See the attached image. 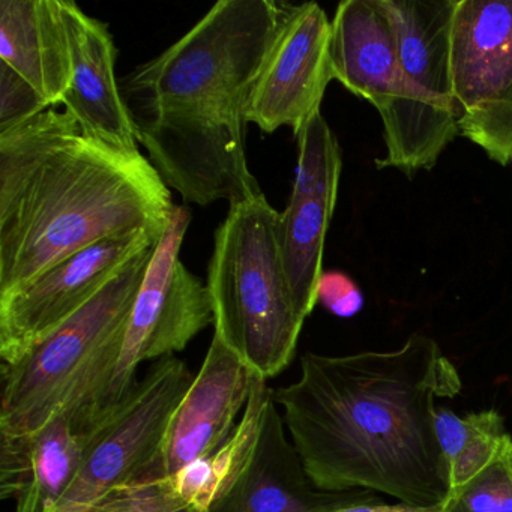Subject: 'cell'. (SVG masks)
I'll return each instance as SVG.
<instances>
[{"label":"cell","mask_w":512,"mask_h":512,"mask_svg":"<svg viewBox=\"0 0 512 512\" xmlns=\"http://www.w3.org/2000/svg\"><path fill=\"white\" fill-rule=\"evenodd\" d=\"M460 391V374L439 344L412 334L385 352L305 353L298 380L274 389V398L317 487L430 509L443 506L449 490L436 400Z\"/></svg>","instance_id":"6da1fadb"},{"label":"cell","mask_w":512,"mask_h":512,"mask_svg":"<svg viewBox=\"0 0 512 512\" xmlns=\"http://www.w3.org/2000/svg\"><path fill=\"white\" fill-rule=\"evenodd\" d=\"M281 14L283 2L220 0L119 80L137 142L187 205L262 194L247 161V107Z\"/></svg>","instance_id":"7a4b0ae2"},{"label":"cell","mask_w":512,"mask_h":512,"mask_svg":"<svg viewBox=\"0 0 512 512\" xmlns=\"http://www.w3.org/2000/svg\"><path fill=\"white\" fill-rule=\"evenodd\" d=\"M175 206L140 151L89 139L65 112L0 131V298L92 245L163 236Z\"/></svg>","instance_id":"3957f363"},{"label":"cell","mask_w":512,"mask_h":512,"mask_svg":"<svg viewBox=\"0 0 512 512\" xmlns=\"http://www.w3.org/2000/svg\"><path fill=\"white\" fill-rule=\"evenodd\" d=\"M155 247L137 254L85 308L19 362L2 365L0 436H32L64 413L88 428L118 361Z\"/></svg>","instance_id":"277c9868"},{"label":"cell","mask_w":512,"mask_h":512,"mask_svg":"<svg viewBox=\"0 0 512 512\" xmlns=\"http://www.w3.org/2000/svg\"><path fill=\"white\" fill-rule=\"evenodd\" d=\"M278 226L263 193L230 205L206 278L214 335L266 380L289 367L307 320L284 272Z\"/></svg>","instance_id":"5b68a950"},{"label":"cell","mask_w":512,"mask_h":512,"mask_svg":"<svg viewBox=\"0 0 512 512\" xmlns=\"http://www.w3.org/2000/svg\"><path fill=\"white\" fill-rule=\"evenodd\" d=\"M377 2L394 32L407 94L379 112L386 154L376 166L412 175L430 170L460 134L451 73L455 0Z\"/></svg>","instance_id":"8992f818"},{"label":"cell","mask_w":512,"mask_h":512,"mask_svg":"<svg viewBox=\"0 0 512 512\" xmlns=\"http://www.w3.org/2000/svg\"><path fill=\"white\" fill-rule=\"evenodd\" d=\"M191 218L187 206H175L134 301L118 361L86 422L88 428L127 397L139 382L137 370L143 362L176 356L214 325L208 286L181 259Z\"/></svg>","instance_id":"52a82bcc"},{"label":"cell","mask_w":512,"mask_h":512,"mask_svg":"<svg viewBox=\"0 0 512 512\" xmlns=\"http://www.w3.org/2000/svg\"><path fill=\"white\" fill-rule=\"evenodd\" d=\"M193 379L178 356L152 362L121 404L92 428L82 467L53 512H92L113 491L164 476L167 428Z\"/></svg>","instance_id":"ba28073f"},{"label":"cell","mask_w":512,"mask_h":512,"mask_svg":"<svg viewBox=\"0 0 512 512\" xmlns=\"http://www.w3.org/2000/svg\"><path fill=\"white\" fill-rule=\"evenodd\" d=\"M161 236L109 239L56 263L17 292L0 298V361L19 362L29 350L85 308L137 254Z\"/></svg>","instance_id":"9c48e42d"},{"label":"cell","mask_w":512,"mask_h":512,"mask_svg":"<svg viewBox=\"0 0 512 512\" xmlns=\"http://www.w3.org/2000/svg\"><path fill=\"white\" fill-rule=\"evenodd\" d=\"M331 20L320 5L283 2L280 26L248 100V124L266 134L287 127L295 137L319 115L329 82Z\"/></svg>","instance_id":"30bf717a"},{"label":"cell","mask_w":512,"mask_h":512,"mask_svg":"<svg viewBox=\"0 0 512 512\" xmlns=\"http://www.w3.org/2000/svg\"><path fill=\"white\" fill-rule=\"evenodd\" d=\"M254 373L217 335L167 428L161 472L173 476L229 439L250 400Z\"/></svg>","instance_id":"8fae6325"},{"label":"cell","mask_w":512,"mask_h":512,"mask_svg":"<svg viewBox=\"0 0 512 512\" xmlns=\"http://www.w3.org/2000/svg\"><path fill=\"white\" fill-rule=\"evenodd\" d=\"M71 55V82L62 98L68 116L89 139L139 151L136 131L116 79L118 49L109 26L73 0H59Z\"/></svg>","instance_id":"7c38bea8"},{"label":"cell","mask_w":512,"mask_h":512,"mask_svg":"<svg viewBox=\"0 0 512 512\" xmlns=\"http://www.w3.org/2000/svg\"><path fill=\"white\" fill-rule=\"evenodd\" d=\"M380 500L373 491H326L317 487L272 397L250 466L209 512H337Z\"/></svg>","instance_id":"4fadbf2b"},{"label":"cell","mask_w":512,"mask_h":512,"mask_svg":"<svg viewBox=\"0 0 512 512\" xmlns=\"http://www.w3.org/2000/svg\"><path fill=\"white\" fill-rule=\"evenodd\" d=\"M451 73L461 116L512 94V0H455Z\"/></svg>","instance_id":"5bb4252c"},{"label":"cell","mask_w":512,"mask_h":512,"mask_svg":"<svg viewBox=\"0 0 512 512\" xmlns=\"http://www.w3.org/2000/svg\"><path fill=\"white\" fill-rule=\"evenodd\" d=\"M91 430L64 413L32 436H0L2 500L13 499L14 512H53L82 467Z\"/></svg>","instance_id":"9a60e30c"},{"label":"cell","mask_w":512,"mask_h":512,"mask_svg":"<svg viewBox=\"0 0 512 512\" xmlns=\"http://www.w3.org/2000/svg\"><path fill=\"white\" fill-rule=\"evenodd\" d=\"M331 26L334 80L377 112L406 97L394 32L377 0H344Z\"/></svg>","instance_id":"2e32d148"},{"label":"cell","mask_w":512,"mask_h":512,"mask_svg":"<svg viewBox=\"0 0 512 512\" xmlns=\"http://www.w3.org/2000/svg\"><path fill=\"white\" fill-rule=\"evenodd\" d=\"M0 64L28 82L46 103H62L71 55L59 0H0Z\"/></svg>","instance_id":"e0dca14e"},{"label":"cell","mask_w":512,"mask_h":512,"mask_svg":"<svg viewBox=\"0 0 512 512\" xmlns=\"http://www.w3.org/2000/svg\"><path fill=\"white\" fill-rule=\"evenodd\" d=\"M272 397L268 380L254 374L250 400L229 439L169 476L178 496L194 511H211L250 466Z\"/></svg>","instance_id":"ac0fdd59"},{"label":"cell","mask_w":512,"mask_h":512,"mask_svg":"<svg viewBox=\"0 0 512 512\" xmlns=\"http://www.w3.org/2000/svg\"><path fill=\"white\" fill-rule=\"evenodd\" d=\"M335 205L322 199L290 196L280 212V248L284 272L293 298L304 317L313 313L320 278L323 275V251L326 233Z\"/></svg>","instance_id":"d6986e66"},{"label":"cell","mask_w":512,"mask_h":512,"mask_svg":"<svg viewBox=\"0 0 512 512\" xmlns=\"http://www.w3.org/2000/svg\"><path fill=\"white\" fill-rule=\"evenodd\" d=\"M296 139L298 167L290 196L322 199L337 206L343 160L337 137L322 113L311 118Z\"/></svg>","instance_id":"ffe728a7"},{"label":"cell","mask_w":512,"mask_h":512,"mask_svg":"<svg viewBox=\"0 0 512 512\" xmlns=\"http://www.w3.org/2000/svg\"><path fill=\"white\" fill-rule=\"evenodd\" d=\"M470 434L463 451L448 472V499L463 490L476 476L481 475L511 439L503 418L496 410L470 413ZM446 499V500H448ZM445 505V503H443Z\"/></svg>","instance_id":"44dd1931"},{"label":"cell","mask_w":512,"mask_h":512,"mask_svg":"<svg viewBox=\"0 0 512 512\" xmlns=\"http://www.w3.org/2000/svg\"><path fill=\"white\" fill-rule=\"evenodd\" d=\"M443 512H512V437L499 457L442 506Z\"/></svg>","instance_id":"7402d4cb"},{"label":"cell","mask_w":512,"mask_h":512,"mask_svg":"<svg viewBox=\"0 0 512 512\" xmlns=\"http://www.w3.org/2000/svg\"><path fill=\"white\" fill-rule=\"evenodd\" d=\"M460 134L496 163H512V94L499 103L461 116Z\"/></svg>","instance_id":"603a6c76"},{"label":"cell","mask_w":512,"mask_h":512,"mask_svg":"<svg viewBox=\"0 0 512 512\" xmlns=\"http://www.w3.org/2000/svg\"><path fill=\"white\" fill-rule=\"evenodd\" d=\"M92 512H196L173 488L169 476H149L110 493Z\"/></svg>","instance_id":"cb8c5ba5"},{"label":"cell","mask_w":512,"mask_h":512,"mask_svg":"<svg viewBox=\"0 0 512 512\" xmlns=\"http://www.w3.org/2000/svg\"><path fill=\"white\" fill-rule=\"evenodd\" d=\"M52 109L49 103L10 67L0 64V131Z\"/></svg>","instance_id":"d4e9b609"},{"label":"cell","mask_w":512,"mask_h":512,"mask_svg":"<svg viewBox=\"0 0 512 512\" xmlns=\"http://www.w3.org/2000/svg\"><path fill=\"white\" fill-rule=\"evenodd\" d=\"M317 302L338 317H352L364 307V296L352 278L340 271L323 272Z\"/></svg>","instance_id":"484cf974"},{"label":"cell","mask_w":512,"mask_h":512,"mask_svg":"<svg viewBox=\"0 0 512 512\" xmlns=\"http://www.w3.org/2000/svg\"><path fill=\"white\" fill-rule=\"evenodd\" d=\"M470 434L469 416L455 415L452 410L437 407L436 436L445 458L446 470L451 469L460 452L463 451Z\"/></svg>","instance_id":"4316f807"},{"label":"cell","mask_w":512,"mask_h":512,"mask_svg":"<svg viewBox=\"0 0 512 512\" xmlns=\"http://www.w3.org/2000/svg\"><path fill=\"white\" fill-rule=\"evenodd\" d=\"M434 509L436 508H413V506L403 505V503H386L385 500H380V502L349 506V508L340 509L337 512H433Z\"/></svg>","instance_id":"83f0119b"},{"label":"cell","mask_w":512,"mask_h":512,"mask_svg":"<svg viewBox=\"0 0 512 512\" xmlns=\"http://www.w3.org/2000/svg\"><path fill=\"white\" fill-rule=\"evenodd\" d=\"M433 512H443V509H442V506H440V508H436L434 509Z\"/></svg>","instance_id":"f1b7e54d"}]
</instances>
